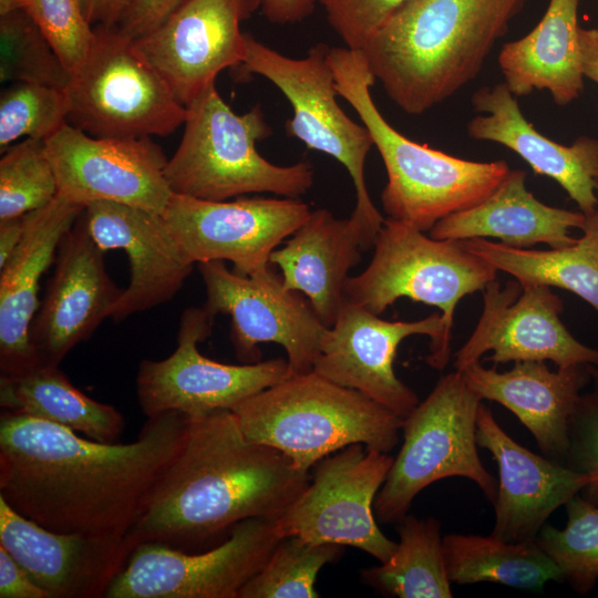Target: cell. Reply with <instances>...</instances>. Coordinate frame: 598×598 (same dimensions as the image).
I'll use <instances>...</instances> for the list:
<instances>
[{
    "instance_id": "cell-1",
    "label": "cell",
    "mask_w": 598,
    "mask_h": 598,
    "mask_svg": "<svg viewBox=\"0 0 598 598\" xmlns=\"http://www.w3.org/2000/svg\"><path fill=\"white\" fill-rule=\"evenodd\" d=\"M188 415L147 416L135 441L103 443L4 410L0 416V497L58 533L125 537L184 446Z\"/></svg>"
},
{
    "instance_id": "cell-2",
    "label": "cell",
    "mask_w": 598,
    "mask_h": 598,
    "mask_svg": "<svg viewBox=\"0 0 598 598\" xmlns=\"http://www.w3.org/2000/svg\"><path fill=\"white\" fill-rule=\"evenodd\" d=\"M310 476L280 451L249 441L231 410L188 415L183 448L127 536L135 546L210 548L245 519L275 522Z\"/></svg>"
},
{
    "instance_id": "cell-3",
    "label": "cell",
    "mask_w": 598,
    "mask_h": 598,
    "mask_svg": "<svg viewBox=\"0 0 598 598\" xmlns=\"http://www.w3.org/2000/svg\"><path fill=\"white\" fill-rule=\"evenodd\" d=\"M526 1L408 0L361 52L392 102L422 114L476 78Z\"/></svg>"
},
{
    "instance_id": "cell-4",
    "label": "cell",
    "mask_w": 598,
    "mask_h": 598,
    "mask_svg": "<svg viewBox=\"0 0 598 598\" xmlns=\"http://www.w3.org/2000/svg\"><path fill=\"white\" fill-rule=\"evenodd\" d=\"M336 89L368 128L386 171L381 194L389 218L430 231L441 219L487 198L506 178L505 161L474 162L409 140L375 106V79L361 50L330 47Z\"/></svg>"
},
{
    "instance_id": "cell-5",
    "label": "cell",
    "mask_w": 598,
    "mask_h": 598,
    "mask_svg": "<svg viewBox=\"0 0 598 598\" xmlns=\"http://www.w3.org/2000/svg\"><path fill=\"white\" fill-rule=\"evenodd\" d=\"M231 411L249 441L280 451L301 472L351 444L389 453L403 424L402 417L361 392L313 370L290 375Z\"/></svg>"
},
{
    "instance_id": "cell-6",
    "label": "cell",
    "mask_w": 598,
    "mask_h": 598,
    "mask_svg": "<svg viewBox=\"0 0 598 598\" xmlns=\"http://www.w3.org/2000/svg\"><path fill=\"white\" fill-rule=\"evenodd\" d=\"M271 133L259 104L238 115L216 83L208 85L186 105L182 140L165 167L172 193L214 202L250 193L307 194L315 181L311 163L279 166L258 153L256 143Z\"/></svg>"
},
{
    "instance_id": "cell-7",
    "label": "cell",
    "mask_w": 598,
    "mask_h": 598,
    "mask_svg": "<svg viewBox=\"0 0 598 598\" xmlns=\"http://www.w3.org/2000/svg\"><path fill=\"white\" fill-rule=\"evenodd\" d=\"M481 403L463 373L454 370L403 419V443L374 499V514L382 523L401 522L422 489L453 476L473 481L494 502L496 482L477 452Z\"/></svg>"
},
{
    "instance_id": "cell-8",
    "label": "cell",
    "mask_w": 598,
    "mask_h": 598,
    "mask_svg": "<svg viewBox=\"0 0 598 598\" xmlns=\"http://www.w3.org/2000/svg\"><path fill=\"white\" fill-rule=\"evenodd\" d=\"M95 37L65 89L68 123L95 137L166 136L184 124L186 106L116 25Z\"/></svg>"
},
{
    "instance_id": "cell-9",
    "label": "cell",
    "mask_w": 598,
    "mask_h": 598,
    "mask_svg": "<svg viewBox=\"0 0 598 598\" xmlns=\"http://www.w3.org/2000/svg\"><path fill=\"white\" fill-rule=\"evenodd\" d=\"M368 267L348 277L344 300L380 315L400 298L441 310L451 347L454 312L467 295L496 279L497 270L461 240L435 239L403 221L384 218Z\"/></svg>"
},
{
    "instance_id": "cell-10",
    "label": "cell",
    "mask_w": 598,
    "mask_h": 598,
    "mask_svg": "<svg viewBox=\"0 0 598 598\" xmlns=\"http://www.w3.org/2000/svg\"><path fill=\"white\" fill-rule=\"evenodd\" d=\"M329 50L328 44L317 43L303 58L295 59L246 33V56L239 69L269 80L288 99L293 110V116L286 122L289 136L332 156L347 168L357 194L351 216L361 224L373 247L384 221L364 179L365 158L374 144L368 128L353 122L337 102Z\"/></svg>"
},
{
    "instance_id": "cell-11",
    "label": "cell",
    "mask_w": 598,
    "mask_h": 598,
    "mask_svg": "<svg viewBox=\"0 0 598 598\" xmlns=\"http://www.w3.org/2000/svg\"><path fill=\"white\" fill-rule=\"evenodd\" d=\"M393 458L358 443L319 461L307 486L275 520L279 537L352 546L386 561L396 543L379 528L373 505Z\"/></svg>"
},
{
    "instance_id": "cell-12",
    "label": "cell",
    "mask_w": 598,
    "mask_h": 598,
    "mask_svg": "<svg viewBox=\"0 0 598 598\" xmlns=\"http://www.w3.org/2000/svg\"><path fill=\"white\" fill-rule=\"evenodd\" d=\"M206 289L203 305L210 313L228 315L235 354L243 363L261 361L260 343L281 346L290 375L313 370L328 331L301 292L287 289L274 265L246 276L223 260L197 264Z\"/></svg>"
},
{
    "instance_id": "cell-13",
    "label": "cell",
    "mask_w": 598,
    "mask_h": 598,
    "mask_svg": "<svg viewBox=\"0 0 598 598\" xmlns=\"http://www.w3.org/2000/svg\"><path fill=\"white\" fill-rule=\"evenodd\" d=\"M280 540L275 522L245 519L214 547L186 551L140 543L106 598H239Z\"/></svg>"
},
{
    "instance_id": "cell-14",
    "label": "cell",
    "mask_w": 598,
    "mask_h": 598,
    "mask_svg": "<svg viewBox=\"0 0 598 598\" xmlns=\"http://www.w3.org/2000/svg\"><path fill=\"white\" fill-rule=\"evenodd\" d=\"M214 318L204 307L187 308L181 317L174 352L162 360L141 361L136 395L146 416L167 411L193 415L231 410L290 377L282 358L228 364L204 357L197 344L210 336Z\"/></svg>"
},
{
    "instance_id": "cell-15",
    "label": "cell",
    "mask_w": 598,
    "mask_h": 598,
    "mask_svg": "<svg viewBox=\"0 0 598 598\" xmlns=\"http://www.w3.org/2000/svg\"><path fill=\"white\" fill-rule=\"evenodd\" d=\"M414 334L431 339L429 365L444 370L451 347L444 339L441 313L416 321H388L344 300L334 324L328 329L313 371L339 385L357 390L405 419L420 403L416 393L395 374L396 351Z\"/></svg>"
},
{
    "instance_id": "cell-16",
    "label": "cell",
    "mask_w": 598,
    "mask_h": 598,
    "mask_svg": "<svg viewBox=\"0 0 598 598\" xmlns=\"http://www.w3.org/2000/svg\"><path fill=\"white\" fill-rule=\"evenodd\" d=\"M45 146L58 194L75 204L105 200L162 214L173 195L168 158L151 137H95L65 123Z\"/></svg>"
},
{
    "instance_id": "cell-17",
    "label": "cell",
    "mask_w": 598,
    "mask_h": 598,
    "mask_svg": "<svg viewBox=\"0 0 598 598\" xmlns=\"http://www.w3.org/2000/svg\"><path fill=\"white\" fill-rule=\"evenodd\" d=\"M310 213L298 198L214 202L173 194L162 216L196 264L228 260L250 276L270 265V254Z\"/></svg>"
},
{
    "instance_id": "cell-18",
    "label": "cell",
    "mask_w": 598,
    "mask_h": 598,
    "mask_svg": "<svg viewBox=\"0 0 598 598\" xmlns=\"http://www.w3.org/2000/svg\"><path fill=\"white\" fill-rule=\"evenodd\" d=\"M564 305L550 287L520 285L504 288L495 279L483 289V311L468 340L454 354L453 367L462 371L480 361L495 364L551 361L557 368L598 365V350L578 341L560 320Z\"/></svg>"
},
{
    "instance_id": "cell-19",
    "label": "cell",
    "mask_w": 598,
    "mask_h": 598,
    "mask_svg": "<svg viewBox=\"0 0 598 598\" xmlns=\"http://www.w3.org/2000/svg\"><path fill=\"white\" fill-rule=\"evenodd\" d=\"M258 0H183L154 30L133 39L186 106L226 68L246 56L243 21Z\"/></svg>"
},
{
    "instance_id": "cell-20",
    "label": "cell",
    "mask_w": 598,
    "mask_h": 598,
    "mask_svg": "<svg viewBox=\"0 0 598 598\" xmlns=\"http://www.w3.org/2000/svg\"><path fill=\"white\" fill-rule=\"evenodd\" d=\"M104 252L82 212L58 247L53 275L30 326V343L41 363L59 365L111 317L124 289L109 276Z\"/></svg>"
},
{
    "instance_id": "cell-21",
    "label": "cell",
    "mask_w": 598,
    "mask_h": 598,
    "mask_svg": "<svg viewBox=\"0 0 598 598\" xmlns=\"http://www.w3.org/2000/svg\"><path fill=\"white\" fill-rule=\"evenodd\" d=\"M0 546L50 598H100L135 545L128 536L58 533L16 512L0 497Z\"/></svg>"
},
{
    "instance_id": "cell-22",
    "label": "cell",
    "mask_w": 598,
    "mask_h": 598,
    "mask_svg": "<svg viewBox=\"0 0 598 598\" xmlns=\"http://www.w3.org/2000/svg\"><path fill=\"white\" fill-rule=\"evenodd\" d=\"M86 227L99 247L122 249L130 264V282L111 317L121 321L175 297L196 264L172 233L162 214L97 200L85 205Z\"/></svg>"
},
{
    "instance_id": "cell-23",
    "label": "cell",
    "mask_w": 598,
    "mask_h": 598,
    "mask_svg": "<svg viewBox=\"0 0 598 598\" xmlns=\"http://www.w3.org/2000/svg\"><path fill=\"white\" fill-rule=\"evenodd\" d=\"M477 445L486 448L498 465L494 499L493 536L513 543L536 539L546 519L592 481L589 474L535 454L513 440L496 422L492 411L480 405Z\"/></svg>"
},
{
    "instance_id": "cell-24",
    "label": "cell",
    "mask_w": 598,
    "mask_h": 598,
    "mask_svg": "<svg viewBox=\"0 0 598 598\" xmlns=\"http://www.w3.org/2000/svg\"><path fill=\"white\" fill-rule=\"evenodd\" d=\"M83 209L58 194L25 215L23 237L0 268V377L19 375L41 363L29 339L40 306L39 282Z\"/></svg>"
},
{
    "instance_id": "cell-25",
    "label": "cell",
    "mask_w": 598,
    "mask_h": 598,
    "mask_svg": "<svg viewBox=\"0 0 598 598\" xmlns=\"http://www.w3.org/2000/svg\"><path fill=\"white\" fill-rule=\"evenodd\" d=\"M592 367L575 364L551 371L545 361H518L499 372L476 361L461 372L482 400L495 401L517 416L545 457L565 465L570 420L589 385Z\"/></svg>"
},
{
    "instance_id": "cell-26",
    "label": "cell",
    "mask_w": 598,
    "mask_h": 598,
    "mask_svg": "<svg viewBox=\"0 0 598 598\" xmlns=\"http://www.w3.org/2000/svg\"><path fill=\"white\" fill-rule=\"evenodd\" d=\"M471 102L478 113L466 125L471 138L512 150L536 174L557 182L584 214L598 209V140L580 136L571 145L551 141L527 121L505 83L478 89Z\"/></svg>"
},
{
    "instance_id": "cell-27",
    "label": "cell",
    "mask_w": 598,
    "mask_h": 598,
    "mask_svg": "<svg viewBox=\"0 0 598 598\" xmlns=\"http://www.w3.org/2000/svg\"><path fill=\"white\" fill-rule=\"evenodd\" d=\"M368 250L360 223L350 216L340 219L326 209L311 210L283 247L270 254L283 286L301 292L321 322L331 328L344 302V285L351 268Z\"/></svg>"
},
{
    "instance_id": "cell-28",
    "label": "cell",
    "mask_w": 598,
    "mask_h": 598,
    "mask_svg": "<svg viewBox=\"0 0 598 598\" xmlns=\"http://www.w3.org/2000/svg\"><path fill=\"white\" fill-rule=\"evenodd\" d=\"M586 215L548 206L526 187V172L511 169L499 186L480 204L454 213L429 231L435 239L496 238L515 248L546 244L561 248L576 243L573 228L582 229Z\"/></svg>"
},
{
    "instance_id": "cell-29",
    "label": "cell",
    "mask_w": 598,
    "mask_h": 598,
    "mask_svg": "<svg viewBox=\"0 0 598 598\" xmlns=\"http://www.w3.org/2000/svg\"><path fill=\"white\" fill-rule=\"evenodd\" d=\"M578 7L579 0H549L534 29L503 45L498 64L513 95L546 90L557 105L578 99L584 89Z\"/></svg>"
},
{
    "instance_id": "cell-30",
    "label": "cell",
    "mask_w": 598,
    "mask_h": 598,
    "mask_svg": "<svg viewBox=\"0 0 598 598\" xmlns=\"http://www.w3.org/2000/svg\"><path fill=\"white\" fill-rule=\"evenodd\" d=\"M0 405L103 443H116L125 427L117 409L81 392L55 364L40 363L22 374L0 377Z\"/></svg>"
},
{
    "instance_id": "cell-31",
    "label": "cell",
    "mask_w": 598,
    "mask_h": 598,
    "mask_svg": "<svg viewBox=\"0 0 598 598\" xmlns=\"http://www.w3.org/2000/svg\"><path fill=\"white\" fill-rule=\"evenodd\" d=\"M582 236L576 243L548 250L515 248L485 238L461 240L497 271L520 285L533 283L570 291L598 312V209L585 214Z\"/></svg>"
},
{
    "instance_id": "cell-32",
    "label": "cell",
    "mask_w": 598,
    "mask_h": 598,
    "mask_svg": "<svg viewBox=\"0 0 598 598\" xmlns=\"http://www.w3.org/2000/svg\"><path fill=\"white\" fill-rule=\"evenodd\" d=\"M448 579L457 585L495 582L539 589L563 580L560 569L535 540L513 543L493 535L448 534L442 539Z\"/></svg>"
},
{
    "instance_id": "cell-33",
    "label": "cell",
    "mask_w": 598,
    "mask_h": 598,
    "mask_svg": "<svg viewBox=\"0 0 598 598\" xmlns=\"http://www.w3.org/2000/svg\"><path fill=\"white\" fill-rule=\"evenodd\" d=\"M440 528L435 518L406 515L399 522L400 540L392 556L380 566L362 570L363 580L389 597H453Z\"/></svg>"
},
{
    "instance_id": "cell-34",
    "label": "cell",
    "mask_w": 598,
    "mask_h": 598,
    "mask_svg": "<svg viewBox=\"0 0 598 598\" xmlns=\"http://www.w3.org/2000/svg\"><path fill=\"white\" fill-rule=\"evenodd\" d=\"M342 554V545L282 537L260 571L243 587L239 598H318L319 571Z\"/></svg>"
},
{
    "instance_id": "cell-35",
    "label": "cell",
    "mask_w": 598,
    "mask_h": 598,
    "mask_svg": "<svg viewBox=\"0 0 598 598\" xmlns=\"http://www.w3.org/2000/svg\"><path fill=\"white\" fill-rule=\"evenodd\" d=\"M565 506L566 526H545L535 542L560 569L563 579L586 595L598 580V505L577 494Z\"/></svg>"
},
{
    "instance_id": "cell-36",
    "label": "cell",
    "mask_w": 598,
    "mask_h": 598,
    "mask_svg": "<svg viewBox=\"0 0 598 598\" xmlns=\"http://www.w3.org/2000/svg\"><path fill=\"white\" fill-rule=\"evenodd\" d=\"M0 80L62 90L71 80V72L22 8L0 13Z\"/></svg>"
},
{
    "instance_id": "cell-37",
    "label": "cell",
    "mask_w": 598,
    "mask_h": 598,
    "mask_svg": "<svg viewBox=\"0 0 598 598\" xmlns=\"http://www.w3.org/2000/svg\"><path fill=\"white\" fill-rule=\"evenodd\" d=\"M0 221L44 207L58 195L45 140L23 138L1 153Z\"/></svg>"
},
{
    "instance_id": "cell-38",
    "label": "cell",
    "mask_w": 598,
    "mask_h": 598,
    "mask_svg": "<svg viewBox=\"0 0 598 598\" xmlns=\"http://www.w3.org/2000/svg\"><path fill=\"white\" fill-rule=\"evenodd\" d=\"M65 90L11 82L0 95V152L21 137L47 140L68 123Z\"/></svg>"
},
{
    "instance_id": "cell-39",
    "label": "cell",
    "mask_w": 598,
    "mask_h": 598,
    "mask_svg": "<svg viewBox=\"0 0 598 598\" xmlns=\"http://www.w3.org/2000/svg\"><path fill=\"white\" fill-rule=\"evenodd\" d=\"M61 61L75 72L92 47L94 27L86 20L79 0H20Z\"/></svg>"
},
{
    "instance_id": "cell-40",
    "label": "cell",
    "mask_w": 598,
    "mask_h": 598,
    "mask_svg": "<svg viewBox=\"0 0 598 598\" xmlns=\"http://www.w3.org/2000/svg\"><path fill=\"white\" fill-rule=\"evenodd\" d=\"M589 385L570 420L565 465L592 477L580 495L598 505V365L592 367Z\"/></svg>"
},
{
    "instance_id": "cell-41",
    "label": "cell",
    "mask_w": 598,
    "mask_h": 598,
    "mask_svg": "<svg viewBox=\"0 0 598 598\" xmlns=\"http://www.w3.org/2000/svg\"><path fill=\"white\" fill-rule=\"evenodd\" d=\"M347 48L361 50L383 21L408 0H316Z\"/></svg>"
},
{
    "instance_id": "cell-42",
    "label": "cell",
    "mask_w": 598,
    "mask_h": 598,
    "mask_svg": "<svg viewBox=\"0 0 598 598\" xmlns=\"http://www.w3.org/2000/svg\"><path fill=\"white\" fill-rule=\"evenodd\" d=\"M183 0H133L118 24V30L137 39L158 27Z\"/></svg>"
},
{
    "instance_id": "cell-43",
    "label": "cell",
    "mask_w": 598,
    "mask_h": 598,
    "mask_svg": "<svg viewBox=\"0 0 598 598\" xmlns=\"http://www.w3.org/2000/svg\"><path fill=\"white\" fill-rule=\"evenodd\" d=\"M0 598H50V595L30 577L0 546Z\"/></svg>"
},
{
    "instance_id": "cell-44",
    "label": "cell",
    "mask_w": 598,
    "mask_h": 598,
    "mask_svg": "<svg viewBox=\"0 0 598 598\" xmlns=\"http://www.w3.org/2000/svg\"><path fill=\"white\" fill-rule=\"evenodd\" d=\"M262 16L274 24H296L310 17L316 0H258Z\"/></svg>"
},
{
    "instance_id": "cell-45",
    "label": "cell",
    "mask_w": 598,
    "mask_h": 598,
    "mask_svg": "<svg viewBox=\"0 0 598 598\" xmlns=\"http://www.w3.org/2000/svg\"><path fill=\"white\" fill-rule=\"evenodd\" d=\"M133 0H79L83 13L93 27L117 25Z\"/></svg>"
},
{
    "instance_id": "cell-46",
    "label": "cell",
    "mask_w": 598,
    "mask_h": 598,
    "mask_svg": "<svg viewBox=\"0 0 598 598\" xmlns=\"http://www.w3.org/2000/svg\"><path fill=\"white\" fill-rule=\"evenodd\" d=\"M579 42L582 75L598 84V28H580Z\"/></svg>"
},
{
    "instance_id": "cell-47",
    "label": "cell",
    "mask_w": 598,
    "mask_h": 598,
    "mask_svg": "<svg viewBox=\"0 0 598 598\" xmlns=\"http://www.w3.org/2000/svg\"><path fill=\"white\" fill-rule=\"evenodd\" d=\"M25 229V215L0 221V268L19 246Z\"/></svg>"
}]
</instances>
